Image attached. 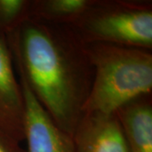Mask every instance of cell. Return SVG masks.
Here are the masks:
<instances>
[{
    "mask_svg": "<svg viewBox=\"0 0 152 152\" xmlns=\"http://www.w3.org/2000/svg\"><path fill=\"white\" fill-rule=\"evenodd\" d=\"M5 39L20 76L55 124L73 135L93 80L85 44L69 26L33 20Z\"/></svg>",
    "mask_w": 152,
    "mask_h": 152,
    "instance_id": "obj_1",
    "label": "cell"
},
{
    "mask_svg": "<svg viewBox=\"0 0 152 152\" xmlns=\"http://www.w3.org/2000/svg\"><path fill=\"white\" fill-rule=\"evenodd\" d=\"M93 68L84 113H114L137 97L151 95V50L107 43L85 44Z\"/></svg>",
    "mask_w": 152,
    "mask_h": 152,
    "instance_id": "obj_2",
    "label": "cell"
},
{
    "mask_svg": "<svg viewBox=\"0 0 152 152\" xmlns=\"http://www.w3.org/2000/svg\"><path fill=\"white\" fill-rule=\"evenodd\" d=\"M83 44L152 49L151 1L96 0L69 26Z\"/></svg>",
    "mask_w": 152,
    "mask_h": 152,
    "instance_id": "obj_3",
    "label": "cell"
},
{
    "mask_svg": "<svg viewBox=\"0 0 152 152\" xmlns=\"http://www.w3.org/2000/svg\"><path fill=\"white\" fill-rule=\"evenodd\" d=\"M25 100V140L26 152H75L72 136L55 124L20 76Z\"/></svg>",
    "mask_w": 152,
    "mask_h": 152,
    "instance_id": "obj_4",
    "label": "cell"
},
{
    "mask_svg": "<svg viewBox=\"0 0 152 152\" xmlns=\"http://www.w3.org/2000/svg\"><path fill=\"white\" fill-rule=\"evenodd\" d=\"M14 61L4 37H0V133L25 140V100L14 73Z\"/></svg>",
    "mask_w": 152,
    "mask_h": 152,
    "instance_id": "obj_5",
    "label": "cell"
},
{
    "mask_svg": "<svg viewBox=\"0 0 152 152\" xmlns=\"http://www.w3.org/2000/svg\"><path fill=\"white\" fill-rule=\"evenodd\" d=\"M72 138L75 152H130L115 113H84Z\"/></svg>",
    "mask_w": 152,
    "mask_h": 152,
    "instance_id": "obj_6",
    "label": "cell"
},
{
    "mask_svg": "<svg viewBox=\"0 0 152 152\" xmlns=\"http://www.w3.org/2000/svg\"><path fill=\"white\" fill-rule=\"evenodd\" d=\"M119 120L130 152H152L151 95L137 97L118 109Z\"/></svg>",
    "mask_w": 152,
    "mask_h": 152,
    "instance_id": "obj_7",
    "label": "cell"
},
{
    "mask_svg": "<svg viewBox=\"0 0 152 152\" xmlns=\"http://www.w3.org/2000/svg\"><path fill=\"white\" fill-rule=\"evenodd\" d=\"M96 0H31L30 20L71 26L75 23Z\"/></svg>",
    "mask_w": 152,
    "mask_h": 152,
    "instance_id": "obj_8",
    "label": "cell"
},
{
    "mask_svg": "<svg viewBox=\"0 0 152 152\" xmlns=\"http://www.w3.org/2000/svg\"><path fill=\"white\" fill-rule=\"evenodd\" d=\"M31 0H0V37H7L30 20Z\"/></svg>",
    "mask_w": 152,
    "mask_h": 152,
    "instance_id": "obj_9",
    "label": "cell"
},
{
    "mask_svg": "<svg viewBox=\"0 0 152 152\" xmlns=\"http://www.w3.org/2000/svg\"><path fill=\"white\" fill-rule=\"evenodd\" d=\"M0 152H26L20 143L0 133Z\"/></svg>",
    "mask_w": 152,
    "mask_h": 152,
    "instance_id": "obj_10",
    "label": "cell"
}]
</instances>
